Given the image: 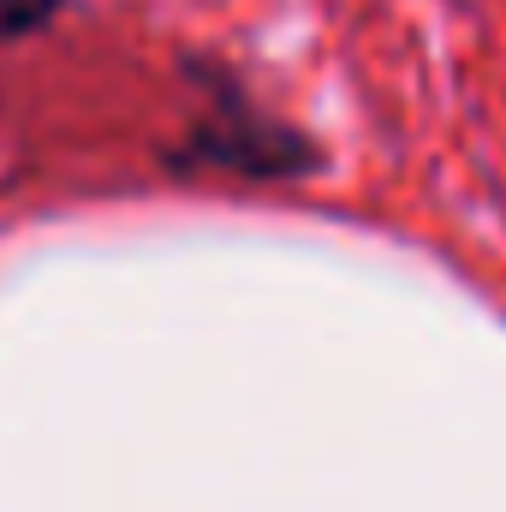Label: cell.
<instances>
[{
  "instance_id": "6da1fadb",
  "label": "cell",
  "mask_w": 506,
  "mask_h": 512,
  "mask_svg": "<svg viewBox=\"0 0 506 512\" xmlns=\"http://www.w3.org/2000/svg\"><path fill=\"white\" fill-rule=\"evenodd\" d=\"M48 12H54V0H0V36H24Z\"/></svg>"
}]
</instances>
